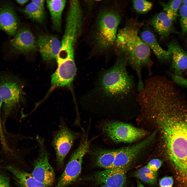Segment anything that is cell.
Segmentation results:
<instances>
[{"label":"cell","instance_id":"1","mask_svg":"<svg viewBox=\"0 0 187 187\" xmlns=\"http://www.w3.org/2000/svg\"><path fill=\"white\" fill-rule=\"evenodd\" d=\"M155 110L175 178L187 182V104L178 97L161 102Z\"/></svg>","mask_w":187,"mask_h":187},{"label":"cell","instance_id":"2","mask_svg":"<svg viewBox=\"0 0 187 187\" xmlns=\"http://www.w3.org/2000/svg\"><path fill=\"white\" fill-rule=\"evenodd\" d=\"M127 63L119 58L114 64L99 76L94 87L82 98L83 102L94 108L109 110L115 102L131 91L133 82L127 71Z\"/></svg>","mask_w":187,"mask_h":187},{"label":"cell","instance_id":"3","mask_svg":"<svg viewBox=\"0 0 187 187\" xmlns=\"http://www.w3.org/2000/svg\"><path fill=\"white\" fill-rule=\"evenodd\" d=\"M138 29L134 27L127 26L117 33L115 44L117 49L124 56L135 70L138 78V88L143 87L141 75L142 69L151 66L150 49L139 37Z\"/></svg>","mask_w":187,"mask_h":187},{"label":"cell","instance_id":"4","mask_svg":"<svg viewBox=\"0 0 187 187\" xmlns=\"http://www.w3.org/2000/svg\"><path fill=\"white\" fill-rule=\"evenodd\" d=\"M120 17L114 10H106L99 14L97 22L96 44L101 51L108 49L115 43Z\"/></svg>","mask_w":187,"mask_h":187},{"label":"cell","instance_id":"5","mask_svg":"<svg viewBox=\"0 0 187 187\" xmlns=\"http://www.w3.org/2000/svg\"><path fill=\"white\" fill-rule=\"evenodd\" d=\"M20 83L10 75L0 76V95L3 103L2 121L3 129L6 130L7 119L12 115L15 109L21 102L22 89Z\"/></svg>","mask_w":187,"mask_h":187},{"label":"cell","instance_id":"6","mask_svg":"<svg viewBox=\"0 0 187 187\" xmlns=\"http://www.w3.org/2000/svg\"><path fill=\"white\" fill-rule=\"evenodd\" d=\"M89 145L88 139L83 138L72 154L55 187H66L77 180L81 173L83 158L88 152Z\"/></svg>","mask_w":187,"mask_h":187},{"label":"cell","instance_id":"7","mask_svg":"<svg viewBox=\"0 0 187 187\" xmlns=\"http://www.w3.org/2000/svg\"><path fill=\"white\" fill-rule=\"evenodd\" d=\"M103 130L111 139L117 142L131 143L145 136L146 132L126 123L111 121L104 123Z\"/></svg>","mask_w":187,"mask_h":187},{"label":"cell","instance_id":"8","mask_svg":"<svg viewBox=\"0 0 187 187\" xmlns=\"http://www.w3.org/2000/svg\"><path fill=\"white\" fill-rule=\"evenodd\" d=\"M36 140L39 146V153L31 174L37 180L50 187L54 182L55 173L49 162L44 139L37 135Z\"/></svg>","mask_w":187,"mask_h":187},{"label":"cell","instance_id":"9","mask_svg":"<svg viewBox=\"0 0 187 187\" xmlns=\"http://www.w3.org/2000/svg\"><path fill=\"white\" fill-rule=\"evenodd\" d=\"M75 138V134L61 120L57 130L54 133L52 144L58 165H62L65 157L70 150Z\"/></svg>","mask_w":187,"mask_h":187},{"label":"cell","instance_id":"10","mask_svg":"<svg viewBox=\"0 0 187 187\" xmlns=\"http://www.w3.org/2000/svg\"><path fill=\"white\" fill-rule=\"evenodd\" d=\"M56 59L57 67L51 76V85L54 87L69 85L76 73L74 58L58 55Z\"/></svg>","mask_w":187,"mask_h":187},{"label":"cell","instance_id":"11","mask_svg":"<svg viewBox=\"0 0 187 187\" xmlns=\"http://www.w3.org/2000/svg\"><path fill=\"white\" fill-rule=\"evenodd\" d=\"M129 166L105 169L96 172L89 179L98 184H103L110 187H123L126 183V173Z\"/></svg>","mask_w":187,"mask_h":187},{"label":"cell","instance_id":"12","mask_svg":"<svg viewBox=\"0 0 187 187\" xmlns=\"http://www.w3.org/2000/svg\"><path fill=\"white\" fill-rule=\"evenodd\" d=\"M156 133L154 132L134 145L118 149L112 168L130 166L141 150L152 141Z\"/></svg>","mask_w":187,"mask_h":187},{"label":"cell","instance_id":"13","mask_svg":"<svg viewBox=\"0 0 187 187\" xmlns=\"http://www.w3.org/2000/svg\"><path fill=\"white\" fill-rule=\"evenodd\" d=\"M37 43L43 60L49 61L56 58L61 49V42L56 36L40 35Z\"/></svg>","mask_w":187,"mask_h":187},{"label":"cell","instance_id":"14","mask_svg":"<svg viewBox=\"0 0 187 187\" xmlns=\"http://www.w3.org/2000/svg\"><path fill=\"white\" fill-rule=\"evenodd\" d=\"M10 43L14 49L23 53L35 50L38 45L32 33L25 28L18 30L11 41Z\"/></svg>","mask_w":187,"mask_h":187},{"label":"cell","instance_id":"15","mask_svg":"<svg viewBox=\"0 0 187 187\" xmlns=\"http://www.w3.org/2000/svg\"><path fill=\"white\" fill-rule=\"evenodd\" d=\"M19 24L18 17L13 6L8 4L0 6V30L9 35H15Z\"/></svg>","mask_w":187,"mask_h":187},{"label":"cell","instance_id":"16","mask_svg":"<svg viewBox=\"0 0 187 187\" xmlns=\"http://www.w3.org/2000/svg\"><path fill=\"white\" fill-rule=\"evenodd\" d=\"M168 46V50L171 53L172 66L174 74L181 76L187 71V53L175 40L170 42Z\"/></svg>","mask_w":187,"mask_h":187},{"label":"cell","instance_id":"17","mask_svg":"<svg viewBox=\"0 0 187 187\" xmlns=\"http://www.w3.org/2000/svg\"><path fill=\"white\" fill-rule=\"evenodd\" d=\"M1 168L11 172L20 187H49L37 180L31 173L21 170L15 166L10 165Z\"/></svg>","mask_w":187,"mask_h":187},{"label":"cell","instance_id":"18","mask_svg":"<svg viewBox=\"0 0 187 187\" xmlns=\"http://www.w3.org/2000/svg\"><path fill=\"white\" fill-rule=\"evenodd\" d=\"M141 38L152 50L157 58L161 60H169L171 58L170 52L164 49L159 45L154 34L148 30L141 33Z\"/></svg>","mask_w":187,"mask_h":187},{"label":"cell","instance_id":"19","mask_svg":"<svg viewBox=\"0 0 187 187\" xmlns=\"http://www.w3.org/2000/svg\"><path fill=\"white\" fill-rule=\"evenodd\" d=\"M151 23L155 30L163 37H166L176 31L172 21L165 12H161L156 15L152 19Z\"/></svg>","mask_w":187,"mask_h":187},{"label":"cell","instance_id":"20","mask_svg":"<svg viewBox=\"0 0 187 187\" xmlns=\"http://www.w3.org/2000/svg\"><path fill=\"white\" fill-rule=\"evenodd\" d=\"M46 2L51 16L53 27L56 30L60 31L62 25V15L66 1L48 0L46 1Z\"/></svg>","mask_w":187,"mask_h":187},{"label":"cell","instance_id":"21","mask_svg":"<svg viewBox=\"0 0 187 187\" xmlns=\"http://www.w3.org/2000/svg\"><path fill=\"white\" fill-rule=\"evenodd\" d=\"M118 149H102L98 151L96 161L97 166L105 169L112 168Z\"/></svg>","mask_w":187,"mask_h":187},{"label":"cell","instance_id":"22","mask_svg":"<svg viewBox=\"0 0 187 187\" xmlns=\"http://www.w3.org/2000/svg\"><path fill=\"white\" fill-rule=\"evenodd\" d=\"M135 176L143 182L151 185L157 183V172L152 171L146 166L138 169L134 173Z\"/></svg>","mask_w":187,"mask_h":187},{"label":"cell","instance_id":"23","mask_svg":"<svg viewBox=\"0 0 187 187\" xmlns=\"http://www.w3.org/2000/svg\"><path fill=\"white\" fill-rule=\"evenodd\" d=\"M23 11L29 18L34 21L40 23L44 21V10L37 6L31 2L26 6Z\"/></svg>","mask_w":187,"mask_h":187},{"label":"cell","instance_id":"24","mask_svg":"<svg viewBox=\"0 0 187 187\" xmlns=\"http://www.w3.org/2000/svg\"><path fill=\"white\" fill-rule=\"evenodd\" d=\"M182 4V0H172L164 4L163 8L168 18L172 21H175L178 16V11Z\"/></svg>","mask_w":187,"mask_h":187},{"label":"cell","instance_id":"25","mask_svg":"<svg viewBox=\"0 0 187 187\" xmlns=\"http://www.w3.org/2000/svg\"><path fill=\"white\" fill-rule=\"evenodd\" d=\"M133 6L137 12L144 13L149 11L152 8V3L144 0H136L133 1Z\"/></svg>","mask_w":187,"mask_h":187},{"label":"cell","instance_id":"26","mask_svg":"<svg viewBox=\"0 0 187 187\" xmlns=\"http://www.w3.org/2000/svg\"><path fill=\"white\" fill-rule=\"evenodd\" d=\"M179 21L183 34H187V8L181 4L179 10Z\"/></svg>","mask_w":187,"mask_h":187},{"label":"cell","instance_id":"27","mask_svg":"<svg viewBox=\"0 0 187 187\" xmlns=\"http://www.w3.org/2000/svg\"><path fill=\"white\" fill-rule=\"evenodd\" d=\"M163 162L158 159H153L151 160L148 163L147 166L152 171L157 172L162 166Z\"/></svg>","mask_w":187,"mask_h":187},{"label":"cell","instance_id":"28","mask_svg":"<svg viewBox=\"0 0 187 187\" xmlns=\"http://www.w3.org/2000/svg\"><path fill=\"white\" fill-rule=\"evenodd\" d=\"M174 179L171 176H166L161 179L159 181L160 187H173Z\"/></svg>","mask_w":187,"mask_h":187},{"label":"cell","instance_id":"29","mask_svg":"<svg viewBox=\"0 0 187 187\" xmlns=\"http://www.w3.org/2000/svg\"><path fill=\"white\" fill-rule=\"evenodd\" d=\"M0 187H11L9 177L1 172H0Z\"/></svg>","mask_w":187,"mask_h":187},{"label":"cell","instance_id":"30","mask_svg":"<svg viewBox=\"0 0 187 187\" xmlns=\"http://www.w3.org/2000/svg\"><path fill=\"white\" fill-rule=\"evenodd\" d=\"M171 77L173 81L177 84L187 86V79L181 76L172 74L171 75Z\"/></svg>","mask_w":187,"mask_h":187},{"label":"cell","instance_id":"31","mask_svg":"<svg viewBox=\"0 0 187 187\" xmlns=\"http://www.w3.org/2000/svg\"><path fill=\"white\" fill-rule=\"evenodd\" d=\"M3 103V100L0 95V138L1 139L4 138L5 136V133L3 129L2 121L1 109Z\"/></svg>","mask_w":187,"mask_h":187},{"label":"cell","instance_id":"32","mask_svg":"<svg viewBox=\"0 0 187 187\" xmlns=\"http://www.w3.org/2000/svg\"><path fill=\"white\" fill-rule=\"evenodd\" d=\"M38 7L44 10V1L43 0H32L31 1Z\"/></svg>","mask_w":187,"mask_h":187},{"label":"cell","instance_id":"33","mask_svg":"<svg viewBox=\"0 0 187 187\" xmlns=\"http://www.w3.org/2000/svg\"><path fill=\"white\" fill-rule=\"evenodd\" d=\"M29 1L28 0H17L16 1L17 2L18 4L22 5H24Z\"/></svg>","mask_w":187,"mask_h":187},{"label":"cell","instance_id":"34","mask_svg":"<svg viewBox=\"0 0 187 187\" xmlns=\"http://www.w3.org/2000/svg\"><path fill=\"white\" fill-rule=\"evenodd\" d=\"M137 187H145L138 180H137Z\"/></svg>","mask_w":187,"mask_h":187},{"label":"cell","instance_id":"35","mask_svg":"<svg viewBox=\"0 0 187 187\" xmlns=\"http://www.w3.org/2000/svg\"><path fill=\"white\" fill-rule=\"evenodd\" d=\"M181 4L187 8V0H182Z\"/></svg>","mask_w":187,"mask_h":187},{"label":"cell","instance_id":"36","mask_svg":"<svg viewBox=\"0 0 187 187\" xmlns=\"http://www.w3.org/2000/svg\"><path fill=\"white\" fill-rule=\"evenodd\" d=\"M101 187H110L106 185L103 184V185Z\"/></svg>","mask_w":187,"mask_h":187},{"label":"cell","instance_id":"37","mask_svg":"<svg viewBox=\"0 0 187 187\" xmlns=\"http://www.w3.org/2000/svg\"><path fill=\"white\" fill-rule=\"evenodd\" d=\"M186 42H187V37H186Z\"/></svg>","mask_w":187,"mask_h":187},{"label":"cell","instance_id":"38","mask_svg":"<svg viewBox=\"0 0 187 187\" xmlns=\"http://www.w3.org/2000/svg\"><path fill=\"white\" fill-rule=\"evenodd\" d=\"M2 161L0 160V163Z\"/></svg>","mask_w":187,"mask_h":187}]
</instances>
